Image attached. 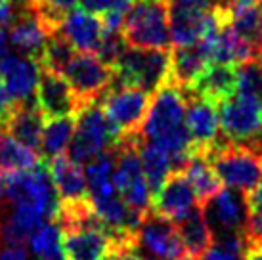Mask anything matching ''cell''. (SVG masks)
I'll list each match as a JSON object with an SVG mask.
<instances>
[{
	"label": "cell",
	"instance_id": "1",
	"mask_svg": "<svg viewBox=\"0 0 262 260\" xmlns=\"http://www.w3.org/2000/svg\"><path fill=\"white\" fill-rule=\"evenodd\" d=\"M142 134L165 147L174 161V170H182L191 151V136L186 126V94L174 84H163L151 94Z\"/></svg>",
	"mask_w": 262,
	"mask_h": 260
},
{
	"label": "cell",
	"instance_id": "2",
	"mask_svg": "<svg viewBox=\"0 0 262 260\" xmlns=\"http://www.w3.org/2000/svg\"><path fill=\"white\" fill-rule=\"evenodd\" d=\"M8 201L12 203V218L33 233L46 220H54L59 197L50 170L40 165L4 174Z\"/></svg>",
	"mask_w": 262,
	"mask_h": 260
},
{
	"label": "cell",
	"instance_id": "3",
	"mask_svg": "<svg viewBox=\"0 0 262 260\" xmlns=\"http://www.w3.org/2000/svg\"><path fill=\"white\" fill-rule=\"evenodd\" d=\"M222 184L237 189L243 195L251 193L262 176V140L251 144H232L224 138L205 153Z\"/></svg>",
	"mask_w": 262,
	"mask_h": 260
},
{
	"label": "cell",
	"instance_id": "4",
	"mask_svg": "<svg viewBox=\"0 0 262 260\" xmlns=\"http://www.w3.org/2000/svg\"><path fill=\"white\" fill-rule=\"evenodd\" d=\"M121 33L126 46L132 48H168V0H136Z\"/></svg>",
	"mask_w": 262,
	"mask_h": 260
},
{
	"label": "cell",
	"instance_id": "5",
	"mask_svg": "<svg viewBox=\"0 0 262 260\" xmlns=\"http://www.w3.org/2000/svg\"><path fill=\"white\" fill-rule=\"evenodd\" d=\"M170 52L168 48H132L126 46L123 56L115 63V82L134 84L155 92L168 82L170 75Z\"/></svg>",
	"mask_w": 262,
	"mask_h": 260
},
{
	"label": "cell",
	"instance_id": "6",
	"mask_svg": "<svg viewBox=\"0 0 262 260\" xmlns=\"http://www.w3.org/2000/svg\"><path fill=\"white\" fill-rule=\"evenodd\" d=\"M119 138H121V132L113 126L103 107H100L96 101L79 111L75 134L67 147V155L75 163L86 165L98 153L113 147Z\"/></svg>",
	"mask_w": 262,
	"mask_h": 260
},
{
	"label": "cell",
	"instance_id": "7",
	"mask_svg": "<svg viewBox=\"0 0 262 260\" xmlns=\"http://www.w3.org/2000/svg\"><path fill=\"white\" fill-rule=\"evenodd\" d=\"M220 132L226 142L251 144L262 132V96L237 90L219 103Z\"/></svg>",
	"mask_w": 262,
	"mask_h": 260
},
{
	"label": "cell",
	"instance_id": "8",
	"mask_svg": "<svg viewBox=\"0 0 262 260\" xmlns=\"http://www.w3.org/2000/svg\"><path fill=\"white\" fill-rule=\"evenodd\" d=\"M149 103L151 92L124 82H113V86L102 98L103 111L121 136L142 132Z\"/></svg>",
	"mask_w": 262,
	"mask_h": 260
},
{
	"label": "cell",
	"instance_id": "9",
	"mask_svg": "<svg viewBox=\"0 0 262 260\" xmlns=\"http://www.w3.org/2000/svg\"><path fill=\"white\" fill-rule=\"evenodd\" d=\"M63 75L75 90L82 109L103 98V94L115 82V69L102 61L98 54H86V52L77 54L66 67Z\"/></svg>",
	"mask_w": 262,
	"mask_h": 260
},
{
	"label": "cell",
	"instance_id": "10",
	"mask_svg": "<svg viewBox=\"0 0 262 260\" xmlns=\"http://www.w3.org/2000/svg\"><path fill=\"white\" fill-rule=\"evenodd\" d=\"M184 94H186V126L191 136V151L209 153L222 136L219 105L193 92H184Z\"/></svg>",
	"mask_w": 262,
	"mask_h": 260
},
{
	"label": "cell",
	"instance_id": "11",
	"mask_svg": "<svg viewBox=\"0 0 262 260\" xmlns=\"http://www.w3.org/2000/svg\"><path fill=\"white\" fill-rule=\"evenodd\" d=\"M138 249L157 260H188L186 249L172 220L149 210L138 230Z\"/></svg>",
	"mask_w": 262,
	"mask_h": 260
},
{
	"label": "cell",
	"instance_id": "12",
	"mask_svg": "<svg viewBox=\"0 0 262 260\" xmlns=\"http://www.w3.org/2000/svg\"><path fill=\"white\" fill-rule=\"evenodd\" d=\"M203 210L214 239L226 233H243L245 230L249 205L245 195L237 189H220L211 201L205 203Z\"/></svg>",
	"mask_w": 262,
	"mask_h": 260
},
{
	"label": "cell",
	"instance_id": "13",
	"mask_svg": "<svg viewBox=\"0 0 262 260\" xmlns=\"http://www.w3.org/2000/svg\"><path fill=\"white\" fill-rule=\"evenodd\" d=\"M35 98H37L38 107L46 119L67 115L77 117L82 109L75 90L71 88L69 80L66 79V75L52 71V69H44V67H40Z\"/></svg>",
	"mask_w": 262,
	"mask_h": 260
},
{
	"label": "cell",
	"instance_id": "14",
	"mask_svg": "<svg viewBox=\"0 0 262 260\" xmlns=\"http://www.w3.org/2000/svg\"><path fill=\"white\" fill-rule=\"evenodd\" d=\"M197 205L195 191L182 170H172L151 197L153 212L172 222L182 220Z\"/></svg>",
	"mask_w": 262,
	"mask_h": 260
},
{
	"label": "cell",
	"instance_id": "15",
	"mask_svg": "<svg viewBox=\"0 0 262 260\" xmlns=\"http://www.w3.org/2000/svg\"><path fill=\"white\" fill-rule=\"evenodd\" d=\"M103 19L102 15L90 14L82 8H71L59 23L58 33L67 38L75 50L98 54L103 38Z\"/></svg>",
	"mask_w": 262,
	"mask_h": 260
},
{
	"label": "cell",
	"instance_id": "16",
	"mask_svg": "<svg viewBox=\"0 0 262 260\" xmlns=\"http://www.w3.org/2000/svg\"><path fill=\"white\" fill-rule=\"evenodd\" d=\"M0 75L4 79L10 96L17 103L23 101L37 100L38 77H40V63L38 59L29 56H14L10 54L2 63H0Z\"/></svg>",
	"mask_w": 262,
	"mask_h": 260
},
{
	"label": "cell",
	"instance_id": "17",
	"mask_svg": "<svg viewBox=\"0 0 262 260\" xmlns=\"http://www.w3.org/2000/svg\"><path fill=\"white\" fill-rule=\"evenodd\" d=\"M211 63L209 52L205 44L197 42L191 46H174L170 52V75L168 82L180 88L182 92H189L205 69Z\"/></svg>",
	"mask_w": 262,
	"mask_h": 260
},
{
	"label": "cell",
	"instance_id": "18",
	"mask_svg": "<svg viewBox=\"0 0 262 260\" xmlns=\"http://www.w3.org/2000/svg\"><path fill=\"white\" fill-rule=\"evenodd\" d=\"M50 35L52 33L46 29L40 17L29 6H25V2H21V12L10 27V42L15 46V50L21 56L38 59Z\"/></svg>",
	"mask_w": 262,
	"mask_h": 260
},
{
	"label": "cell",
	"instance_id": "19",
	"mask_svg": "<svg viewBox=\"0 0 262 260\" xmlns=\"http://www.w3.org/2000/svg\"><path fill=\"white\" fill-rule=\"evenodd\" d=\"M44 123H46V117L38 107L37 100H31L15 105L14 113L8 119L4 130L10 132L17 142H21L23 145H27L38 153L40 145H42Z\"/></svg>",
	"mask_w": 262,
	"mask_h": 260
},
{
	"label": "cell",
	"instance_id": "20",
	"mask_svg": "<svg viewBox=\"0 0 262 260\" xmlns=\"http://www.w3.org/2000/svg\"><path fill=\"white\" fill-rule=\"evenodd\" d=\"M48 170L54 180L59 201H77V199L88 197L84 170L69 155L59 153L56 157H52L48 163Z\"/></svg>",
	"mask_w": 262,
	"mask_h": 260
},
{
	"label": "cell",
	"instance_id": "21",
	"mask_svg": "<svg viewBox=\"0 0 262 260\" xmlns=\"http://www.w3.org/2000/svg\"><path fill=\"white\" fill-rule=\"evenodd\" d=\"M174 224L176 230H178V235L184 243L188 260L203 258L214 243V233H212L211 226L207 222L203 207L197 205L195 209H191L182 220H178Z\"/></svg>",
	"mask_w": 262,
	"mask_h": 260
},
{
	"label": "cell",
	"instance_id": "22",
	"mask_svg": "<svg viewBox=\"0 0 262 260\" xmlns=\"http://www.w3.org/2000/svg\"><path fill=\"white\" fill-rule=\"evenodd\" d=\"M63 247L67 260H102L110 251L111 239L103 230L69 228L63 230Z\"/></svg>",
	"mask_w": 262,
	"mask_h": 260
},
{
	"label": "cell",
	"instance_id": "23",
	"mask_svg": "<svg viewBox=\"0 0 262 260\" xmlns=\"http://www.w3.org/2000/svg\"><path fill=\"white\" fill-rule=\"evenodd\" d=\"M237 88V71L235 65L226 63H214L211 61L205 73L199 77L193 88L189 92L199 94L207 100L214 101L219 105L220 101L226 100L228 96H232Z\"/></svg>",
	"mask_w": 262,
	"mask_h": 260
},
{
	"label": "cell",
	"instance_id": "24",
	"mask_svg": "<svg viewBox=\"0 0 262 260\" xmlns=\"http://www.w3.org/2000/svg\"><path fill=\"white\" fill-rule=\"evenodd\" d=\"M182 172L186 174V178L191 184V188L195 191L197 201H199L201 207H203L205 203L211 201L212 197L222 189V180L219 178L214 166L211 165V161H209V157L205 153H189Z\"/></svg>",
	"mask_w": 262,
	"mask_h": 260
},
{
	"label": "cell",
	"instance_id": "25",
	"mask_svg": "<svg viewBox=\"0 0 262 260\" xmlns=\"http://www.w3.org/2000/svg\"><path fill=\"white\" fill-rule=\"evenodd\" d=\"M115 172V147L98 153L94 159H90L84 166L88 195L90 197H107L119 193L113 184Z\"/></svg>",
	"mask_w": 262,
	"mask_h": 260
},
{
	"label": "cell",
	"instance_id": "26",
	"mask_svg": "<svg viewBox=\"0 0 262 260\" xmlns=\"http://www.w3.org/2000/svg\"><path fill=\"white\" fill-rule=\"evenodd\" d=\"M140 157H142L146 180L149 184V188H151V193H155L161 188V184L165 182V178L174 170L172 155L165 147H161L159 144L144 138V134H142V140H140Z\"/></svg>",
	"mask_w": 262,
	"mask_h": 260
},
{
	"label": "cell",
	"instance_id": "27",
	"mask_svg": "<svg viewBox=\"0 0 262 260\" xmlns=\"http://www.w3.org/2000/svg\"><path fill=\"white\" fill-rule=\"evenodd\" d=\"M31 253L38 260H66L63 230L56 220H46L31 233Z\"/></svg>",
	"mask_w": 262,
	"mask_h": 260
},
{
	"label": "cell",
	"instance_id": "28",
	"mask_svg": "<svg viewBox=\"0 0 262 260\" xmlns=\"http://www.w3.org/2000/svg\"><path fill=\"white\" fill-rule=\"evenodd\" d=\"M40 165L35 149L17 142L10 132L0 128V174L27 170Z\"/></svg>",
	"mask_w": 262,
	"mask_h": 260
},
{
	"label": "cell",
	"instance_id": "29",
	"mask_svg": "<svg viewBox=\"0 0 262 260\" xmlns=\"http://www.w3.org/2000/svg\"><path fill=\"white\" fill-rule=\"evenodd\" d=\"M75 126H77V117L75 115L46 119L40 153H44L46 157L52 159V157H56V155L66 151L75 134Z\"/></svg>",
	"mask_w": 262,
	"mask_h": 260
},
{
	"label": "cell",
	"instance_id": "30",
	"mask_svg": "<svg viewBox=\"0 0 262 260\" xmlns=\"http://www.w3.org/2000/svg\"><path fill=\"white\" fill-rule=\"evenodd\" d=\"M262 23V0H235L230 12V25L243 38L258 42Z\"/></svg>",
	"mask_w": 262,
	"mask_h": 260
},
{
	"label": "cell",
	"instance_id": "31",
	"mask_svg": "<svg viewBox=\"0 0 262 260\" xmlns=\"http://www.w3.org/2000/svg\"><path fill=\"white\" fill-rule=\"evenodd\" d=\"M73 58H75V48L71 46V42L67 38H63L59 33H56V35L48 36V40L44 44L42 54L38 58V63L44 69L63 73Z\"/></svg>",
	"mask_w": 262,
	"mask_h": 260
},
{
	"label": "cell",
	"instance_id": "32",
	"mask_svg": "<svg viewBox=\"0 0 262 260\" xmlns=\"http://www.w3.org/2000/svg\"><path fill=\"white\" fill-rule=\"evenodd\" d=\"M23 2L40 17V21L46 25V29L50 31L52 35H56L63 15L71 8H75L79 0H23Z\"/></svg>",
	"mask_w": 262,
	"mask_h": 260
},
{
	"label": "cell",
	"instance_id": "33",
	"mask_svg": "<svg viewBox=\"0 0 262 260\" xmlns=\"http://www.w3.org/2000/svg\"><path fill=\"white\" fill-rule=\"evenodd\" d=\"M102 260H146L140 254V249L136 245H113L105 253Z\"/></svg>",
	"mask_w": 262,
	"mask_h": 260
},
{
	"label": "cell",
	"instance_id": "34",
	"mask_svg": "<svg viewBox=\"0 0 262 260\" xmlns=\"http://www.w3.org/2000/svg\"><path fill=\"white\" fill-rule=\"evenodd\" d=\"M0 260H29V253L23 245H2L0 243Z\"/></svg>",
	"mask_w": 262,
	"mask_h": 260
},
{
	"label": "cell",
	"instance_id": "35",
	"mask_svg": "<svg viewBox=\"0 0 262 260\" xmlns=\"http://www.w3.org/2000/svg\"><path fill=\"white\" fill-rule=\"evenodd\" d=\"M79 4L82 10H86L90 14L103 15L111 6V0H79Z\"/></svg>",
	"mask_w": 262,
	"mask_h": 260
},
{
	"label": "cell",
	"instance_id": "36",
	"mask_svg": "<svg viewBox=\"0 0 262 260\" xmlns=\"http://www.w3.org/2000/svg\"><path fill=\"white\" fill-rule=\"evenodd\" d=\"M245 199H247L249 207H260L262 205V176L260 180H258V184H256V188L251 193L245 195Z\"/></svg>",
	"mask_w": 262,
	"mask_h": 260
},
{
	"label": "cell",
	"instance_id": "37",
	"mask_svg": "<svg viewBox=\"0 0 262 260\" xmlns=\"http://www.w3.org/2000/svg\"><path fill=\"white\" fill-rule=\"evenodd\" d=\"M209 4H211L212 10H219V12L230 14L233 4H235V0H209Z\"/></svg>",
	"mask_w": 262,
	"mask_h": 260
},
{
	"label": "cell",
	"instance_id": "38",
	"mask_svg": "<svg viewBox=\"0 0 262 260\" xmlns=\"http://www.w3.org/2000/svg\"><path fill=\"white\" fill-rule=\"evenodd\" d=\"M8 199L6 195V182H4V174H0V209L4 207V201Z\"/></svg>",
	"mask_w": 262,
	"mask_h": 260
},
{
	"label": "cell",
	"instance_id": "39",
	"mask_svg": "<svg viewBox=\"0 0 262 260\" xmlns=\"http://www.w3.org/2000/svg\"><path fill=\"white\" fill-rule=\"evenodd\" d=\"M245 260H262V249H249Z\"/></svg>",
	"mask_w": 262,
	"mask_h": 260
},
{
	"label": "cell",
	"instance_id": "40",
	"mask_svg": "<svg viewBox=\"0 0 262 260\" xmlns=\"http://www.w3.org/2000/svg\"><path fill=\"white\" fill-rule=\"evenodd\" d=\"M258 44H260V52H262V23H260V35H258Z\"/></svg>",
	"mask_w": 262,
	"mask_h": 260
},
{
	"label": "cell",
	"instance_id": "41",
	"mask_svg": "<svg viewBox=\"0 0 262 260\" xmlns=\"http://www.w3.org/2000/svg\"><path fill=\"white\" fill-rule=\"evenodd\" d=\"M260 140H262V132H260Z\"/></svg>",
	"mask_w": 262,
	"mask_h": 260
}]
</instances>
